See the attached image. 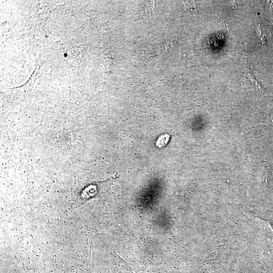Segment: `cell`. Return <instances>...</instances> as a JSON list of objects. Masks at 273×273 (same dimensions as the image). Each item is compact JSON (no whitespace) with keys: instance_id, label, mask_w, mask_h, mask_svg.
Masks as SVG:
<instances>
[{"instance_id":"cell-1","label":"cell","mask_w":273,"mask_h":273,"mask_svg":"<svg viewBox=\"0 0 273 273\" xmlns=\"http://www.w3.org/2000/svg\"><path fill=\"white\" fill-rule=\"evenodd\" d=\"M182 3L184 4L185 10L191 12H197L198 11V8L197 7V6L194 3V1H182Z\"/></svg>"}]
</instances>
